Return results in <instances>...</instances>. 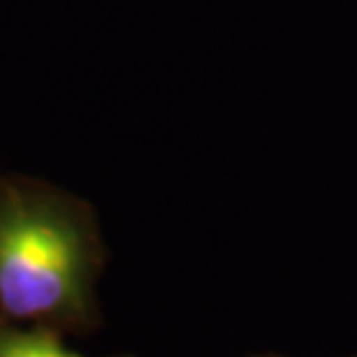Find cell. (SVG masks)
Returning <instances> with one entry per match:
<instances>
[{
	"label": "cell",
	"instance_id": "cell-1",
	"mask_svg": "<svg viewBox=\"0 0 357 357\" xmlns=\"http://www.w3.org/2000/svg\"><path fill=\"white\" fill-rule=\"evenodd\" d=\"M98 244L86 209L28 176H0V320L42 327L82 316Z\"/></svg>",
	"mask_w": 357,
	"mask_h": 357
},
{
	"label": "cell",
	"instance_id": "cell-2",
	"mask_svg": "<svg viewBox=\"0 0 357 357\" xmlns=\"http://www.w3.org/2000/svg\"><path fill=\"white\" fill-rule=\"evenodd\" d=\"M0 357H84L42 327L0 320Z\"/></svg>",
	"mask_w": 357,
	"mask_h": 357
}]
</instances>
